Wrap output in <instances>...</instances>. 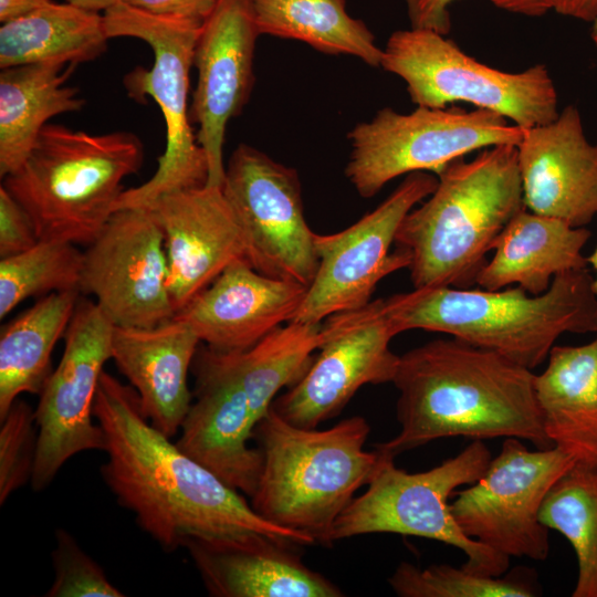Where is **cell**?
I'll list each match as a JSON object with an SVG mask.
<instances>
[{"mask_svg": "<svg viewBox=\"0 0 597 597\" xmlns=\"http://www.w3.org/2000/svg\"><path fill=\"white\" fill-rule=\"evenodd\" d=\"M93 416L106 438L100 471L118 505L164 551L184 547L190 537H230L260 533L297 546L315 544L303 533L261 517L242 493L184 453L144 416L139 397L103 371Z\"/></svg>", "mask_w": 597, "mask_h": 597, "instance_id": "cell-1", "label": "cell"}, {"mask_svg": "<svg viewBox=\"0 0 597 597\" xmlns=\"http://www.w3.org/2000/svg\"><path fill=\"white\" fill-rule=\"evenodd\" d=\"M392 384L400 430L375 444L385 455L451 437L554 447L544 431L535 374L495 352L454 337L433 339L399 356Z\"/></svg>", "mask_w": 597, "mask_h": 597, "instance_id": "cell-2", "label": "cell"}, {"mask_svg": "<svg viewBox=\"0 0 597 597\" xmlns=\"http://www.w3.org/2000/svg\"><path fill=\"white\" fill-rule=\"evenodd\" d=\"M594 276L585 269L557 275L547 291L420 287L384 298L397 334L425 329L495 352L526 368L547 359L565 333H597Z\"/></svg>", "mask_w": 597, "mask_h": 597, "instance_id": "cell-3", "label": "cell"}, {"mask_svg": "<svg viewBox=\"0 0 597 597\" xmlns=\"http://www.w3.org/2000/svg\"><path fill=\"white\" fill-rule=\"evenodd\" d=\"M433 192L402 220L395 244L410 253L411 283L469 289L509 222L525 208L515 145L451 161Z\"/></svg>", "mask_w": 597, "mask_h": 597, "instance_id": "cell-4", "label": "cell"}, {"mask_svg": "<svg viewBox=\"0 0 597 597\" xmlns=\"http://www.w3.org/2000/svg\"><path fill=\"white\" fill-rule=\"evenodd\" d=\"M369 432L360 416L317 430L296 427L271 407L253 429L263 461L251 506L280 527L332 546L334 523L383 458L364 449Z\"/></svg>", "mask_w": 597, "mask_h": 597, "instance_id": "cell-5", "label": "cell"}, {"mask_svg": "<svg viewBox=\"0 0 597 597\" xmlns=\"http://www.w3.org/2000/svg\"><path fill=\"white\" fill-rule=\"evenodd\" d=\"M143 160L134 133L90 134L49 123L1 185L27 211L39 240L87 245L116 211L124 179Z\"/></svg>", "mask_w": 597, "mask_h": 597, "instance_id": "cell-6", "label": "cell"}, {"mask_svg": "<svg viewBox=\"0 0 597 597\" xmlns=\"http://www.w3.org/2000/svg\"><path fill=\"white\" fill-rule=\"evenodd\" d=\"M109 39L136 38L154 53L149 69L135 66L124 77L127 95L137 103L153 98L165 121V150L144 184L124 190L116 210L148 207L160 196L207 184L208 163L190 125L189 73L203 22L155 14L117 2L103 13Z\"/></svg>", "mask_w": 597, "mask_h": 597, "instance_id": "cell-7", "label": "cell"}, {"mask_svg": "<svg viewBox=\"0 0 597 597\" xmlns=\"http://www.w3.org/2000/svg\"><path fill=\"white\" fill-rule=\"evenodd\" d=\"M491 459L482 440H472L455 457L418 473L397 468L395 458L383 454L367 490L355 496L334 523L331 545L373 533L418 536L462 551L467 557L462 566L470 572L502 576L510 558L467 536L448 502L458 488L478 481Z\"/></svg>", "mask_w": 597, "mask_h": 597, "instance_id": "cell-8", "label": "cell"}, {"mask_svg": "<svg viewBox=\"0 0 597 597\" xmlns=\"http://www.w3.org/2000/svg\"><path fill=\"white\" fill-rule=\"evenodd\" d=\"M380 67L406 83L417 106L443 108L468 103L498 113L521 128L546 124L559 114L558 94L546 65L502 71L468 55L434 31H394L383 49Z\"/></svg>", "mask_w": 597, "mask_h": 597, "instance_id": "cell-9", "label": "cell"}, {"mask_svg": "<svg viewBox=\"0 0 597 597\" xmlns=\"http://www.w3.org/2000/svg\"><path fill=\"white\" fill-rule=\"evenodd\" d=\"M523 128L481 108L417 106L408 114L385 107L348 133L345 175L363 198L416 171L438 175L451 161L498 145H517Z\"/></svg>", "mask_w": 597, "mask_h": 597, "instance_id": "cell-10", "label": "cell"}, {"mask_svg": "<svg viewBox=\"0 0 597 597\" xmlns=\"http://www.w3.org/2000/svg\"><path fill=\"white\" fill-rule=\"evenodd\" d=\"M559 449L530 450L506 438L481 478L455 492L450 511L461 531L511 558L544 561L548 528L541 522L543 502L555 482L575 465Z\"/></svg>", "mask_w": 597, "mask_h": 597, "instance_id": "cell-11", "label": "cell"}, {"mask_svg": "<svg viewBox=\"0 0 597 597\" xmlns=\"http://www.w3.org/2000/svg\"><path fill=\"white\" fill-rule=\"evenodd\" d=\"M432 172L406 175L402 182L373 211L350 227L314 237L318 266L292 322L318 324L326 317L370 302L377 284L408 268L410 253L396 248V234L405 217L436 189Z\"/></svg>", "mask_w": 597, "mask_h": 597, "instance_id": "cell-12", "label": "cell"}, {"mask_svg": "<svg viewBox=\"0 0 597 597\" xmlns=\"http://www.w3.org/2000/svg\"><path fill=\"white\" fill-rule=\"evenodd\" d=\"M114 327L95 302L78 298L63 336L61 360L34 408L38 451L30 484L35 492L46 489L75 454L106 449L93 404L104 365L112 359Z\"/></svg>", "mask_w": 597, "mask_h": 597, "instance_id": "cell-13", "label": "cell"}, {"mask_svg": "<svg viewBox=\"0 0 597 597\" xmlns=\"http://www.w3.org/2000/svg\"><path fill=\"white\" fill-rule=\"evenodd\" d=\"M222 191L242 229L249 263L264 275L308 286L318 258L296 170L241 144L226 166Z\"/></svg>", "mask_w": 597, "mask_h": 597, "instance_id": "cell-14", "label": "cell"}, {"mask_svg": "<svg viewBox=\"0 0 597 597\" xmlns=\"http://www.w3.org/2000/svg\"><path fill=\"white\" fill-rule=\"evenodd\" d=\"M322 344L306 374L275 398L272 409L285 421L317 428L338 416L364 385L392 383L399 356L384 298L333 314L322 322Z\"/></svg>", "mask_w": 597, "mask_h": 597, "instance_id": "cell-15", "label": "cell"}, {"mask_svg": "<svg viewBox=\"0 0 597 597\" xmlns=\"http://www.w3.org/2000/svg\"><path fill=\"white\" fill-rule=\"evenodd\" d=\"M80 291L118 327H153L175 311L163 231L146 207L116 210L83 252Z\"/></svg>", "mask_w": 597, "mask_h": 597, "instance_id": "cell-16", "label": "cell"}, {"mask_svg": "<svg viewBox=\"0 0 597 597\" xmlns=\"http://www.w3.org/2000/svg\"><path fill=\"white\" fill-rule=\"evenodd\" d=\"M192 402L177 447L237 491L252 496L262 469V452L249 446L255 427L243 388L237 353L200 343L191 365Z\"/></svg>", "mask_w": 597, "mask_h": 597, "instance_id": "cell-17", "label": "cell"}, {"mask_svg": "<svg viewBox=\"0 0 597 597\" xmlns=\"http://www.w3.org/2000/svg\"><path fill=\"white\" fill-rule=\"evenodd\" d=\"M260 35L253 0H218L203 21L193 54L197 84L190 119L208 163L207 185L222 187L227 126L249 101Z\"/></svg>", "mask_w": 597, "mask_h": 597, "instance_id": "cell-18", "label": "cell"}, {"mask_svg": "<svg viewBox=\"0 0 597 597\" xmlns=\"http://www.w3.org/2000/svg\"><path fill=\"white\" fill-rule=\"evenodd\" d=\"M146 208L164 234L175 314L229 264L245 259L243 232L222 187L206 184L171 191Z\"/></svg>", "mask_w": 597, "mask_h": 597, "instance_id": "cell-19", "label": "cell"}, {"mask_svg": "<svg viewBox=\"0 0 597 597\" xmlns=\"http://www.w3.org/2000/svg\"><path fill=\"white\" fill-rule=\"evenodd\" d=\"M525 208L585 227L597 216V144L575 105L555 119L523 128L516 145Z\"/></svg>", "mask_w": 597, "mask_h": 597, "instance_id": "cell-20", "label": "cell"}, {"mask_svg": "<svg viewBox=\"0 0 597 597\" xmlns=\"http://www.w3.org/2000/svg\"><path fill=\"white\" fill-rule=\"evenodd\" d=\"M307 286L258 272L247 259L229 264L175 318L221 353L245 352L293 321Z\"/></svg>", "mask_w": 597, "mask_h": 597, "instance_id": "cell-21", "label": "cell"}, {"mask_svg": "<svg viewBox=\"0 0 597 597\" xmlns=\"http://www.w3.org/2000/svg\"><path fill=\"white\" fill-rule=\"evenodd\" d=\"M294 546L260 533L190 537L184 544L210 596H344L334 583L307 567Z\"/></svg>", "mask_w": 597, "mask_h": 597, "instance_id": "cell-22", "label": "cell"}, {"mask_svg": "<svg viewBox=\"0 0 597 597\" xmlns=\"http://www.w3.org/2000/svg\"><path fill=\"white\" fill-rule=\"evenodd\" d=\"M200 343L175 317L153 327H114L112 359L138 394L144 416L168 438L192 402L187 380Z\"/></svg>", "mask_w": 597, "mask_h": 597, "instance_id": "cell-23", "label": "cell"}, {"mask_svg": "<svg viewBox=\"0 0 597 597\" xmlns=\"http://www.w3.org/2000/svg\"><path fill=\"white\" fill-rule=\"evenodd\" d=\"M589 238L585 227L524 208L499 235L475 284L492 291L516 284L532 295L542 294L555 276L587 266L583 250Z\"/></svg>", "mask_w": 597, "mask_h": 597, "instance_id": "cell-24", "label": "cell"}, {"mask_svg": "<svg viewBox=\"0 0 597 597\" xmlns=\"http://www.w3.org/2000/svg\"><path fill=\"white\" fill-rule=\"evenodd\" d=\"M535 391L552 444L597 471V333L580 346L555 345Z\"/></svg>", "mask_w": 597, "mask_h": 597, "instance_id": "cell-25", "label": "cell"}, {"mask_svg": "<svg viewBox=\"0 0 597 597\" xmlns=\"http://www.w3.org/2000/svg\"><path fill=\"white\" fill-rule=\"evenodd\" d=\"M76 65L25 64L0 73V176L14 172L27 159L52 117L80 112L85 100L65 85Z\"/></svg>", "mask_w": 597, "mask_h": 597, "instance_id": "cell-26", "label": "cell"}, {"mask_svg": "<svg viewBox=\"0 0 597 597\" xmlns=\"http://www.w3.org/2000/svg\"><path fill=\"white\" fill-rule=\"evenodd\" d=\"M109 40L103 14L51 2L0 28V67L77 65L101 56Z\"/></svg>", "mask_w": 597, "mask_h": 597, "instance_id": "cell-27", "label": "cell"}, {"mask_svg": "<svg viewBox=\"0 0 597 597\" xmlns=\"http://www.w3.org/2000/svg\"><path fill=\"white\" fill-rule=\"evenodd\" d=\"M78 291L44 295L2 327L0 334V418L22 394L39 395L52 373L51 357L64 336Z\"/></svg>", "mask_w": 597, "mask_h": 597, "instance_id": "cell-28", "label": "cell"}, {"mask_svg": "<svg viewBox=\"0 0 597 597\" xmlns=\"http://www.w3.org/2000/svg\"><path fill=\"white\" fill-rule=\"evenodd\" d=\"M260 34L302 41L326 54H346L380 67L383 49L346 0H253Z\"/></svg>", "mask_w": 597, "mask_h": 597, "instance_id": "cell-29", "label": "cell"}, {"mask_svg": "<svg viewBox=\"0 0 597 597\" xmlns=\"http://www.w3.org/2000/svg\"><path fill=\"white\" fill-rule=\"evenodd\" d=\"M322 323L290 322L253 347L237 353L240 378L254 425L271 409L277 392L308 370L322 344Z\"/></svg>", "mask_w": 597, "mask_h": 597, "instance_id": "cell-30", "label": "cell"}, {"mask_svg": "<svg viewBox=\"0 0 597 597\" xmlns=\"http://www.w3.org/2000/svg\"><path fill=\"white\" fill-rule=\"evenodd\" d=\"M541 522L570 543L578 564L573 597H597V471L575 464L548 491Z\"/></svg>", "mask_w": 597, "mask_h": 597, "instance_id": "cell-31", "label": "cell"}, {"mask_svg": "<svg viewBox=\"0 0 597 597\" xmlns=\"http://www.w3.org/2000/svg\"><path fill=\"white\" fill-rule=\"evenodd\" d=\"M84 253L75 243L39 240L32 248L0 260V318L38 295L80 291Z\"/></svg>", "mask_w": 597, "mask_h": 597, "instance_id": "cell-32", "label": "cell"}, {"mask_svg": "<svg viewBox=\"0 0 597 597\" xmlns=\"http://www.w3.org/2000/svg\"><path fill=\"white\" fill-rule=\"evenodd\" d=\"M388 583L401 597H533L535 586L516 577L481 575L463 566L439 564L419 568L400 563Z\"/></svg>", "mask_w": 597, "mask_h": 597, "instance_id": "cell-33", "label": "cell"}, {"mask_svg": "<svg viewBox=\"0 0 597 597\" xmlns=\"http://www.w3.org/2000/svg\"><path fill=\"white\" fill-rule=\"evenodd\" d=\"M36 451L34 409L18 398L0 418V505L31 482Z\"/></svg>", "mask_w": 597, "mask_h": 597, "instance_id": "cell-34", "label": "cell"}, {"mask_svg": "<svg viewBox=\"0 0 597 597\" xmlns=\"http://www.w3.org/2000/svg\"><path fill=\"white\" fill-rule=\"evenodd\" d=\"M54 579L46 597H123L103 568L87 555L66 530L55 531L52 551Z\"/></svg>", "mask_w": 597, "mask_h": 597, "instance_id": "cell-35", "label": "cell"}, {"mask_svg": "<svg viewBox=\"0 0 597 597\" xmlns=\"http://www.w3.org/2000/svg\"><path fill=\"white\" fill-rule=\"evenodd\" d=\"M39 242L35 228L21 205L0 186V256L21 253Z\"/></svg>", "mask_w": 597, "mask_h": 597, "instance_id": "cell-36", "label": "cell"}, {"mask_svg": "<svg viewBox=\"0 0 597 597\" xmlns=\"http://www.w3.org/2000/svg\"><path fill=\"white\" fill-rule=\"evenodd\" d=\"M455 0H405L410 28L448 35L451 30L449 7Z\"/></svg>", "mask_w": 597, "mask_h": 597, "instance_id": "cell-37", "label": "cell"}, {"mask_svg": "<svg viewBox=\"0 0 597 597\" xmlns=\"http://www.w3.org/2000/svg\"><path fill=\"white\" fill-rule=\"evenodd\" d=\"M144 11L203 22L218 0H121Z\"/></svg>", "mask_w": 597, "mask_h": 597, "instance_id": "cell-38", "label": "cell"}, {"mask_svg": "<svg viewBox=\"0 0 597 597\" xmlns=\"http://www.w3.org/2000/svg\"><path fill=\"white\" fill-rule=\"evenodd\" d=\"M494 7L514 14L542 17L554 8V0H490Z\"/></svg>", "mask_w": 597, "mask_h": 597, "instance_id": "cell-39", "label": "cell"}, {"mask_svg": "<svg viewBox=\"0 0 597 597\" xmlns=\"http://www.w3.org/2000/svg\"><path fill=\"white\" fill-rule=\"evenodd\" d=\"M553 10L564 17L591 23L597 17V0H554Z\"/></svg>", "mask_w": 597, "mask_h": 597, "instance_id": "cell-40", "label": "cell"}, {"mask_svg": "<svg viewBox=\"0 0 597 597\" xmlns=\"http://www.w3.org/2000/svg\"><path fill=\"white\" fill-rule=\"evenodd\" d=\"M51 2L52 0H0V21L4 23L20 18Z\"/></svg>", "mask_w": 597, "mask_h": 597, "instance_id": "cell-41", "label": "cell"}, {"mask_svg": "<svg viewBox=\"0 0 597 597\" xmlns=\"http://www.w3.org/2000/svg\"><path fill=\"white\" fill-rule=\"evenodd\" d=\"M66 2L77 6L80 8L90 10V11H106L121 0H65Z\"/></svg>", "mask_w": 597, "mask_h": 597, "instance_id": "cell-42", "label": "cell"}, {"mask_svg": "<svg viewBox=\"0 0 597 597\" xmlns=\"http://www.w3.org/2000/svg\"><path fill=\"white\" fill-rule=\"evenodd\" d=\"M587 262L593 266L595 276L593 279V290L597 296V245L591 254L587 258Z\"/></svg>", "mask_w": 597, "mask_h": 597, "instance_id": "cell-43", "label": "cell"}, {"mask_svg": "<svg viewBox=\"0 0 597 597\" xmlns=\"http://www.w3.org/2000/svg\"><path fill=\"white\" fill-rule=\"evenodd\" d=\"M590 38L595 46L597 48V17L591 22Z\"/></svg>", "mask_w": 597, "mask_h": 597, "instance_id": "cell-44", "label": "cell"}]
</instances>
